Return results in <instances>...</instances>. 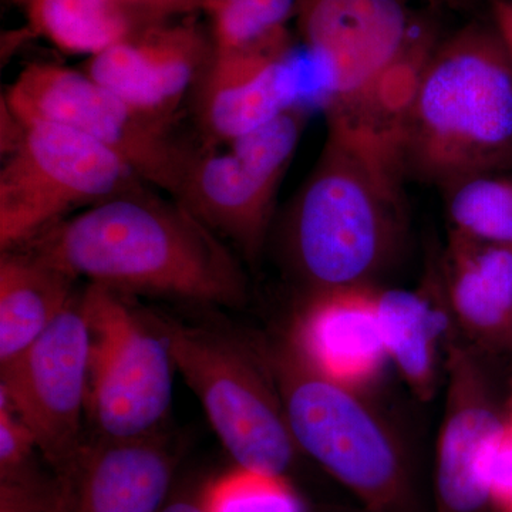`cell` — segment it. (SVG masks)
I'll use <instances>...</instances> for the list:
<instances>
[{"label": "cell", "instance_id": "31", "mask_svg": "<svg viewBox=\"0 0 512 512\" xmlns=\"http://www.w3.org/2000/svg\"><path fill=\"white\" fill-rule=\"evenodd\" d=\"M370 512V511H369Z\"/></svg>", "mask_w": 512, "mask_h": 512}, {"label": "cell", "instance_id": "22", "mask_svg": "<svg viewBox=\"0 0 512 512\" xmlns=\"http://www.w3.org/2000/svg\"><path fill=\"white\" fill-rule=\"evenodd\" d=\"M298 0H207L212 49L242 50L279 45L291 40L289 22Z\"/></svg>", "mask_w": 512, "mask_h": 512}, {"label": "cell", "instance_id": "5", "mask_svg": "<svg viewBox=\"0 0 512 512\" xmlns=\"http://www.w3.org/2000/svg\"><path fill=\"white\" fill-rule=\"evenodd\" d=\"M299 451L355 493L370 512H396L409 494L399 437L359 390L323 375L286 336L258 348Z\"/></svg>", "mask_w": 512, "mask_h": 512}, {"label": "cell", "instance_id": "4", "mask_svg": "<svg viewBox=\"0 0 512 512\" xmlns=\"http://www.w3.org/2000/svg\"><path fill=\"white\" fill-rule=\"evenodd\" d=\"M402 184L328 133L286 225L289 259L312 295L373 288L392 266L406 238Z\"/></svg>", "mask_w": 512, "mask_h": 512}, {"label": "cell", "instance_id": "9", "mask_svg": "<svg viewBox=\"0 0 512 512\" xmlns=\"http://www.w3.org/2000/svg\"><path fill=\"white\" fill-rule=\"evenodd\" d=\"M3 107L22 121H45L92 138L140 180L177 197L191 157L165 121L134 110L83 70L33 63L9 87Z\"/></svg>", "mask_w": 512, "mask_h": 512}, {"label": "cell", "instance_id": "24", "mask_svg": "<svg viewBox=\"0 0 512 512\" xmlns=\"http://www.w3.org/2000/svg\"><path fill=\"white\" fill-rule=\"evenodd\" d=\"M485 484L495 512L512 510V420L505 417L485 458Z\"/></svg>", "mask_w": 512, "mask_h": 512}, {"label": "cell", "instance_id": "21", "mask_svg": "<svg viewBox=\"0 0 512 512\" xmlns=\"http://www.w3.org/2000/svg\"><path fill=\"white\" fill-rule=\"evenodd\" d=\"M444 192L450 232L512 247V174L476 175Z\"/></svg>", "mask_w": 512, "mask_h": 512}, {"label": "cell", "instance_id": "16", "mask_svg": "<svg viewBox=\"0 0 512 512\" xmlns=\"http://www.w3.org/2000/svg\"><path fill=\"white\" fill-rule=\"evenodd\" d=\"M288 338L316 370L357 390L389 360L377 322L375 286L312 295Z\"/></svg>", "mask_w": 512, "mask_h": 512}, {"label": "cell", "instance_id": "3", "mask_svg": "<svg viewBox=\"0 0 512 512\" xmlns=\"http://www.w3.org/2000/svg\"><path fill=\"white\" fill-rule=\"evenodd\" d=\"M404 180L441 190L512 170V57L494 23H471L437 43L404 114Z\"/></svg>", "mask_w": 512, "mask_h": 512}, {"label": "cell", "instance_id": "10", "mask_svg": "<svg viewBox=\"0 0 512 512\" xmlns=\"http://www.w3.org/2000/svg\"><path fill=\"white\" fill-rule=\"evenodd\" d=\"M90 330L82 295L12 362L0 366V402L25 423L40 453L66 473L83 441Z\"/></svg>", "mask_w": 512, "mask_h": 512}, {"label": "cell", "instance_id": "13", "mask_svg": "<svg viewBox=\"0 0 512 512\" xmlns=\"http://www.w3.org/2000/svg\"><path fill=\"white\" fill-rule=\"evenodd\" d=\"M286 170L228 147L208 151L191 157L177 201L252 262L264 248Z\"/></svg>", "mask_w": 512, "mask_h": 512}, {"label": "cell", "instance_id": "15", "mask_svg": "<svg viewBox=\"0 0 512 512\" xmlns=\"http://www.w3.org/2000/svg\"><path fill=\"white\" fill-rule=\"evenodd\" d=\"M174 454L163 431L131 439L97 436L63 474L69 512H161Z\"/></svg>", "mask_w": 512, "mask_h": 512}, {"label": "cell", "instance_id": "1", "mask_svg": "<svg viewBox=\"0 0 512 512\" xmlns=\"http://www.w3.org/2000/svg\"><path fill=\"white\" fill-rule=\"evenodd\" d=\"M22 249L70 278L121 293L143 292L237 308L247 278L227 242L180 201L136 190L56 222Z\"/></svg>", "mask_w": 512, "mask_h": 512}, {"label": "cell", "instance_id": "12", "mask_svg": "<svg viewBox=\"0 0 512 512\" xmlns=\"http://www.w3.org/2000/svg\"><path fill=\"white\" fill-rule=\"evenodd\" d=\"M212 40L195 23H150L90 57L83 72L153 119L167 123L210 64Z\"/></svg>", "mask_w": 512, "mask_h": 512}, {"label": "cell", "instance_id": "19", "mask_svg": "<svg viewBox=\"0 0 512 512\" xmlns=\"http://www.w3.org/2000/svg\"><path fill=\"white\" fill-rule=\"evenodd\" d=\"M76 279L22 249L0 258V366L46 332L73 301Z\"/></svg>", "mask_w": 512, "mask_h": 512}, {"label": "cell", "instance_id": "17", "mask_svg": "<svg viewBox=\"0 0 512 512\" xmlns=\"http://www.w3.org/2000/svg\"><path fill=\"white\" fill-rule=\"evenodd\" d=\"M441 282L454 325L481 356L512 353V247L450 232Z\"/></svg>", "mask_w": 512, "mask_h": 512}, {"label": "cell", "instance_id": "25", "mask_svg": "<svg viewBox=\"0 0 512 512\" xmlns=\"http://www.w3.org/2000/svg\"><path fill=\"white\" fill-rule=\"evenodd\" d=\"M131 8L146 13L150 18L165 20L171 16L188 15L204 10L207 0H120Z\"/></svg>", "mask_w": 512, "mask_h": 512}, {"label": "cell", "instance_id": "2", "mask_svg": "<svg viewBox=\"0 0 512 512\" xmlns=\"http://www.w3.org/2000/svg\"><path fill=\"white\" fill-rule=\"evenodd\" d=\"M295 20L322 77L328 133L403 178L404 114L437 45L429 26L400 0H298Z\"/></svg>", "mask_w": 512, "mask_h": 512}, {"label": "cell", "instance_id": "7", "mask_svg": "<svg viewBox=\"0 0 512 512\" xmlns=\"http://www.w3.org/2000/svg\"><path fill=\"white\" fill-rule=\"evenodd\" d=\"M8 121L0 170V248L22 247L80 205L97 204L134 187L138 178L109 148L70 128Z\"/></svg>", "mask_w": 512, "mask_h": 512}, {"label": "cell", "instance_id": "30", "mask_svg": "<svg viewBox=\"0 0 512 512\" xmlns=\"http://www.w3.org/2000/svg\"><path fill=\"white\" fill-rule=\"evenodd\" d=\"M507 512H512V510H510V511H507Z\"/></svg>", "mask_w": 512, "mask_h": 512}, {"label": "cell", "instance_id": "6", "mask_svg": "<svg viewBox=\"0 0 512 512\" xmlns=\"http://www.w3.org/2000/svg\"><path fill=\"white\" fill-rule=\"evenodd\" d=\"M175 370L200 400L237 466L284 476L299 448L274 379L258 348L153 313Z\"/></svg>", "mask_w": 512, "mask_h": 512}, {"label": "cell", "instance_id": "18", "mask_svg": "<svg viewBox=\"0 0 512 512\" xmlns=\"http://www.w3.org/2000/svg\"><path fill=\"white\" fill-rule=\"evenodd\" d=\"M375 308L384 348L414 396L430 402L446 369L456 325L441 276L416 291L376 289Z\"/></svg>", "mask_w": 512, "mask_h": 512}, {"label": "cell", "instance_id": "14", "mask_svg": "<svg viewBox=\"0 0 512 512\" xmlns=\"http://www.w3.org/2000/svg\"><path fill=\"white\" fill-rule=\"evenodd\" d=\"M296 106L306 104L292 39L252 49H212L200 90L201 121L212 138L227 144Z\"/></svg>", "mask_w": 512, "mask_h": 512}, {"label": "cell", "instance_id": "20", "mask_svg": "<svg viewBox=\"0 0 512 512\" xmlns=\"http://www.w3.org/2000/svg\"><path fill=\"white\" fill-rule=\"evenodd\" d=\"M30 28L70 55L90 57L160 20L120 0H22Z\"/></svg>", "mask_w": 512, "mask_h": 512}, {"label": "cell", "instance_id": "26", "mask_svg": "<svg viewBox=\"0 0 512 512\" xmlns=\"http://www.w3.org/2000/svg\"><path fill=\"white\" fill-rule=\"evenodd\" d=\"M491 3H493V23L500 35L503 36L512 57V8L503 2Z\"/></svg>", "mask_w": 512, "mask_h": 512}, {"label": "cell", "instance_id": "28", "mask_svg": "<svg viewBox=\"0 0 512 512\" xmlns=\"http://www.w3.org/2000/svg\"><path fill=\"white\" fill-rule=\"evenodd\" d=\"M504 412L505 417H507L508 420H512V377L510 380V387H508L507 397H505Z\"/></svg>", "mask_w": 512, "mask_h": 512}, {"label": "cell", "instance_id": "23", "mask_svg": "<svg viewBox=\"0 0 512 512\" xmlns=\"http://www.w3.org/2000/svg\"><path fill=\"white\" fill-rule=\"evenodd\" d=\"M201 503L205 512H302L284 476L239 466L208 484Z\"/></svg>", "mask_w": 512, "mask_h": 512}, {"label": "cell", "instance_id": "11", "mask_svg": "<svg viewBox=\"0 0 512 512\" xmlns=\"http://www.w3.org/2000/svg\"><path fill=\"white\" fill-rule=\"evenodd\" d=\"M447 389L437 444V512H481L490 505L485 458L505 423L484 356L466 343L447 350Z\"/></svg>", "mask_w": 512, "mask_h": 512}, {"label": "cell", "instance_id": "29", "mask_svg": "<svg viewBox=\"0 0 512 512\" xmlns=\"http://www.w3.org/2000/svg\"><path fill=\"white\" fill-rule=\"evenodd\" d=\"M491 2H503L507 3V5H510L512 8V0H491Z\"/></svg>", "mask_w": 512, "mask_h": 512}, {"label": "cell", "instance_id": "27", "mask_svg": "<svg viewBox=\"0 0 512 512\" xmlns=\"http://www.w3.org/2000/svg\"><path fill=\"white\" fill-rule=\"evenodd\" d=\"M161 512H205V510L202 507L201 498L198 501L191 498H178L165 505Z\"/></svg>", "mask_w": 512, "mask_h": 512}, {"label": "cell", "instance_id": "8", "mask_svg": "<svg viewBox=\"0 0 512 512\" xmlns=\"http://www.w3.org/2000/svg\"><path fill=\"white\" fill-rule=\"evenodd\" d=\"M82 299L90 330L86 413L97 436L156 433L173 402L175 366L163 330L126 293L89 284Z\"/></svg>", "mask_w": 512, "mask_h": 512}]
</instances>
